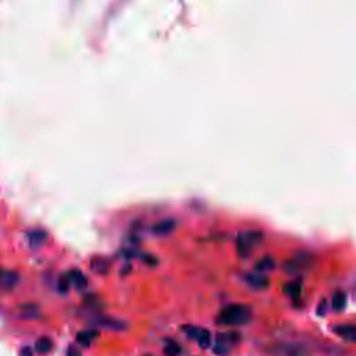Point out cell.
I'll list each match as a JSON object with an SVG mask.
<instances>
[{"label": "cell", "mask_w": 356, "mask_h": 356, "mask_svg": "<svg viewBox=\"0 0 356 356\" xmlns=\"http://www.w3.org/2000/svg\"><path fill=\"white\" fill-rule=\"evenodd\" d=\"M174 221L173 220H163L160 223H157L155 227H153V231L156 235H169L170 232L174 229Z\"/></svg>", "instance_id": "30bf717a"}, {"label": "cell", "mask_w": 356, "mask_h": 356, "mask_svg": "<svg viewBox=\"0 0 356 356\" xmlns=\"http://www.w3.org/2000/svg\"><path fill=\"white\" fill-rule=\"evenodd\" d=\"M331 306L335 312H342L346 306V295L344 292L338 291L331 298Z\"/></svg>", "instance_id": "8fae6325"}, {"label": "cell", "mask_w": 356, "mask_h": 356, "mask_svg": "<svg viewBox=\"0 0 356 356\" xmlns=\"http://www.w3.org/2000/svg\"><path fill=\"white\" fill-rule=\"evenodd\" d=\"M240 341V337L236 332H223L216 338L214 342V352L217 355H227L231 348Z\"/></svg>", "instance_id": "3957f363"}, {"label": "cell", "mask_w": 356, "mask_h": 356, "mask_svg": "<svg viewBox=\"0 0 356 356\" xmlns=\"http://www.w3.org/2000/svg\"><path fill=\"white\" fill-rule=\"evenodd\" d=\"M247 281L248 284H251L254 288H258V290H265L269 287V278L263 276L262 273H252V274H248L247 276Z\"/></svg>", "instance_id": "8992f818"}, {"label": "cell", "mask_w": 356, "mask_h": 356, "mask_svg": "<svg viewBox=\"0 0 356 356\" xmlns=\"http://www.w3.org/2000/svg\"><path fill=\"white\" fill-rule=\"evenodd\" d=\"M70 285H71V281H70V277L68 274H63L60 278H59V283H57V288L60 291L61 294H66L70 290Z\"/></svg>", "instance_id": "ffe728a7"}, {"label": "cell", "mask_w": 356, "mask_h": 356, "mask_svg": "<svg viewBox=\"0 0 356 356\" xmlns=\"http://www.w3.org/2000/svg\"><path fill=\"white\" fill-rule=\"evenodd\" d=\"M109 267L110 263L103 258H96L91 262V269L97 274H106L109 272Z\"/></svg>", "instance_id": "7c38bea8"}, {"label": "cell", "mask_w": 356, "mask_h": 356, "mask_svg": "<svg viewBox=\"0 0 356 356\" xmlns=\"http://www.w3.org/2000/svg\"><path fill=\"white\" fill-rule=\"evenodd\" d=\"M283 355L285 356H308V352L301 345H287L283 346Z\"/></svg>", "instance_id": "9a60e30c"}, {"label": "cell", "mask_w": 356, "mask_h": 356, "mask_svg": "<svg viewBox=\"0 0 356 356\" xmlns=\"http://www.w3.org/2000/svg\"><path fill=\"white\" fill-rule=\"evenodd\" d=\"M46 232L41 231V229H35V231H31L28 234V240H30V245L32 248L42 247L45 241H46Z\"/></svg>", "instance_id": "9c48e42d"}, {"label": "cell", "mask_w": 356, "mask_h": 356, "mask_svg": "<svg viewBox=\"0 0 356 356\" xmlns=\"http://www.w3.org/2000/svg\"><path fill=\"white\" fill-rule=\"evenodd\" d=\"M314 265L313 255L309 252H298L288 263L290 272H305L308 269H312Z\"/></svg>", "instance_id": "277c9868"}, {"label": "cell", "mask_w": 356, "mask_h": 356, "mask_svg": "<svg viewBox=\"0 0 356 356\" xmlns=\"http://www.w3.org/2000/svg\"><path fill=\"white\" fill-rule=\"evenodd\" d=\"M97 324L107 327V328H113V330H123L124 328L123 321H117V320L113 319H99L97 320Z\"/></svg>", "instance_id": "d6986e66"}, {"label": "cell", "mask_w": 356, "mask_h": 356, "mask_svg": "<svg viewBox=\"0 0 356 356\" xmlns=\"http://www.w3.org/2000/svg\"><path fill=\"white\" fill-rule=\"evenodd\" d=\"M67 356H81V352L75 346H70L68 352H67Z\"/></svg>", "instance_id": "603a6c76"}, {"label": "cell", "mask_w": 356, "mask_h": 356, "mask_svg": "<svg viewBox=\"0 0 356 356\" xmlns=\"http://www.w3.org/2000/svg\"><path fill=\"white\" fill-rule=\"evenodd\" d=\"M284 291H285V294H288V295H290L291 298H294V299H296L298 296L301 295L302 283H301V281H292V283L287 284V285H285V288H284Z\"/></svg>", "instance_id": "e0dca14e"}, {"label": "cell", "mask_w": 356, "mask_h": 356, "mask_svg": "<svg viewBox=\"0 0 356 356\" xmlns=\"http://www.w3.org/2000/svg\"><path fill=\"white\" fill-rule=\"evenodd\" d=\"M196 341H198V344L200 345V348H209L210 346V342H211V335L210 332L207 331V330H200L198 331V335H196V338H195Z\"/></svg>", "instance_id": "ac0fdd59"}, {"label": "cell", "mask_w": 356, "mask_h": 356, "mask_svg": "<svg viewBox=\"0 0 356 356\" xmlns=\"http://www.w3.org/2000/svg\"><path fill=\"white\" fill-rule=\"evenodd\" d=\"M326 310H327V301L326 299H323V301L320 302L319 306H317V314L323 316V314L326 313Z\"/></svg>", "instance_id": "7402d4cb"}, {"label": "cell", "mask_w": 356, "mask_h": 356, "mask_svg": "<svg viewBox=\"0 0 356 356\" xmlns=\"http://www.w3.org/2000/svg\"><path fill=\"white\" fill-rule=\"evenodd\" d=\"M263 241V234L260 231H245L238 235L236 240V249L241 258H248L255 252V249L259 247Z\"/></svg>", "instance_id": "7a4b0ae2"}, {"label": "cell", "mask_w": 356, "mask_h": 356, "mask_svg": "<svg viewBox=\"0 0 356 356\" xmlns=\"http://www.w3.org/2000/svg\"><path fill=\"white\" fill-rule=\"evenodd\" d=\"M52 348H53V342H52V339L48 337L39 338L37 342H35V350H37L38 353H41V355H45V353L50 352Z\"/></svg>", "instance_id": "4fadbf2b"}, {"label": "cell", "mask_w": 356, "mask_h": 356, "mask_svg": "<svg viewBox=\"0 0 356 356\" xmlns=\"http://www.w3.org/2000/svg\"><path fill=\"white\" fill-rule=\"evenodd\" d=\"M274 266H276V262H274V259H273V258H270V256H266V258L260 259L259 262L256 263V270H258L259 273L270 272V270H273V269H274Z\"/></svg>", "instance_id": "5bb4252c"}, {"label": "cell", "mask_w": 356, "mask_h": 356, "mask_svg": "<svg viewBox=\"0 0 356 356\" xmlns=\"http://www.w3.org/2000/svg\"><path fill=\"white\" fill-rule=\"evenodd\" d=\"M97 337L96 331H81L77 335V341L84 346H89L93 342V339Z\"/></svg>", "instance_id": "2e32d148"}, {"label": "cell", "mask_w": 356, "mask_h": 356, "mask_svg": "<svg viewBox=\"0 0 356 356\" xmlns=\"http://www.w3.org/2000/svg\"><path fill=\"white\" fill-rule=\"evenodd\" d=\"M334 331L337 332L341 338H344L349 342H356V326L355 324H342L334 328Z\"/></svg>", "instance_id": "52a82bcc"}, {"label": "cell", "mask_w": 356, "mask_h": 356, "mask_svg": "<svg viewBox=\"0 0 356 356\" xmlns=\"http://www.w3.org/2000/svg\"><path fill=\"white\" fill-rule=\"evenodd\" d=\"M32 355H34V352H32V348H30V346H25V348H23L21 352H20V356H32Z\"/></svg>", "instance_id": "cb8c5ba5"}, {"label": "cell", "mask_w": 356, "mask_h": 356, "mask_svg": "<svg viewBox=\"0 0 356 356\" xmlns=\"http://www.w3.org/2000/svg\"><path fill=\"white\" fill-rule=\"evenodd\" d=\"M164 353L167 356H178L181 353V348H180V345L175 344V342H169L164 346Z\"/></svg>", "instance_id": "44dd1931"}, {"label": "cell", "mask_w": 356, "mask_h": 356, "mask_svg": "<svg viewBox=\"0 0 356 356\" xmlns=\"http://www.w3.org/2000/svg\"><path fill=\"white\" fill-rule=\"evenodd\" d=\"M68 277L71 281V285H74L77 290H84L85 287L88 285V280L79 270H73L68 273Z\"/></svg>", "instance_id": "ba28073f"}, {"label": "cell", "mask_w": 356, "mask_h": 356, "mask_svg": "<svg viewBox=\"0 0 356 356\" xmlns=\"http://www.w3.org/2000/svg\"><path fill=\"white\" fill-rule=\"evenodd\" d=\"M251 317H252V312L249 306L234 303L220 312L217 321L223 326H245L249 323Z\"/></svg>", "instance_id": "6da1fadb"}, {"label": "cell", "mask_w": 356, "mask_h": 356, "mask_svg": "<svg viewBox=\"0 0 356 356\" xmlns=\"http://www.w3.org/2000/svg\"><path fill=\"white\" fill-rule=\"evenodd\" d=\"M19 274L12 270L0 269V288L3 290H13L19 284Z\"/></svg>", "instance_id": "5b68a950"}]
</instances>
